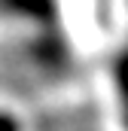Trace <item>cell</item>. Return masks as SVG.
<instances>
[{
	"instance_id": "cell-1",
	"label": "cell",
	"mask_w": 128,
	"mask_h": 131,
	"mask_svg": "<svg viewBox=\"0 0 128 131\" xmlns=\"http://www.w3.org/2000/svg\"><path fill=\"white\" fill-rule=\"evenodd\" d=\"M0 3L22 12V15H31L37 21H52L55 18V3L52 0H0Z\"/></svg>"
},
{
	"instance_id": "cell-2",
	"label": "cell",
	"mask_w": 128,
	"mask_h": 131,
	"mask_svg": "<svg viewBox=\"0 0 128 131\" xmlns=\"http://www.w3.org/2000/svg\"><path fill=\"white\" fill-rule=\"evenodd\" d=\"M119 85H122V98H125V107H128V55L119 61Z\"/></svg>"
},
{
	"instance_id": "cell-3",
	"label": "cell",
	"mask_w": 128,
	"mask_h": 131,
	"mask_svg": "<svg viewBox=\"0 0 128 131\" xmlns=\"http://www.w3.org/2000/svg\"><path fill=\"white\" fill-rule=\"evenodd\" d=\"M0 131H18V122L6 113H0Z\"/></svg>"
}]
</instances>
